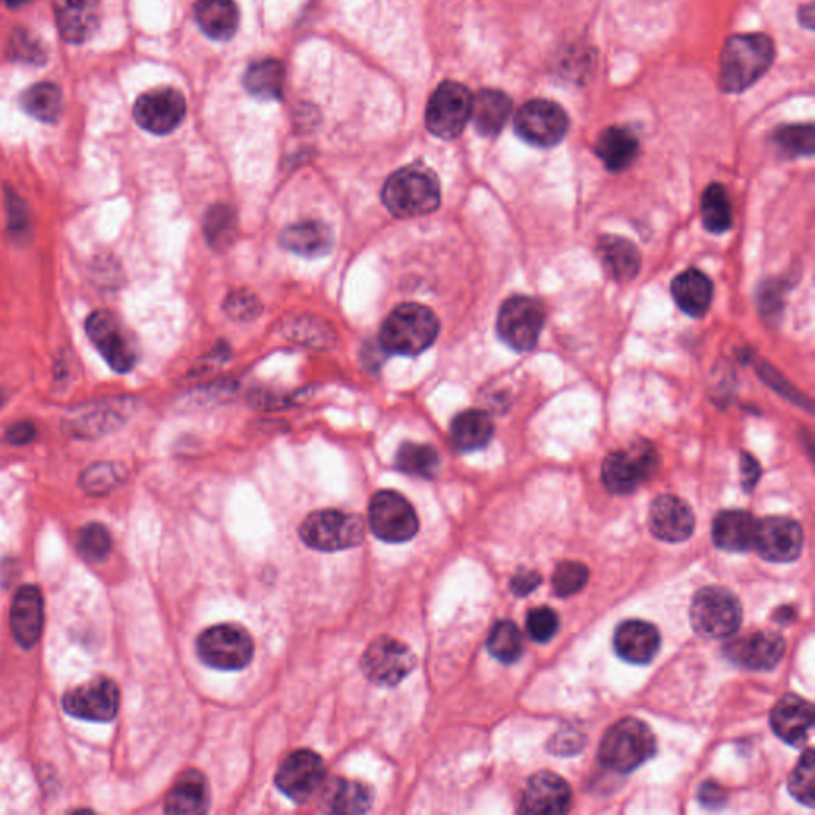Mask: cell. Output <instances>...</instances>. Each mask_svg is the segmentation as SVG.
Returning <instances> with one entry per match:
<instances>
[{
    "label": "cell",
    "mask_w": 815,
    "mask_h": 815,
    "mask_svg": "<svg viewBox=\"0 0 815 815\" xmlns=\"http://www.w3.org/2000/svg\"><path fill=\"white\" fill-rule=\"evenodd\" d=\"M803 529L795 520L769 516L756 523L754 550L769 563H793L803 552Z\"/></svg>",
    "instance_id": "18"
},
{
    "label": "cell",
    "mask_w": 815,
    "mask_h": 815,
    "mask_svg": "<svg viewBox=\"0 0 815 815\" xmlns=\"http://www.w3.org/2000/svg\"><path fill=\"white\" fill-rule=\"evenodd\" d=\"M526 630L529 636L539 644H546L560 631V616L550 607H535L527 613Z\"/></svg>",
    "instance_id": "48"
},
{
    "label": "cell",
    "mask_w": 815,
    "mask_h": 815,
    "mask_svg": "<svg viewBox=\"0 0 815 815\" xmlns=\"http://www.w3.org/2000/svg\"><path fill=\"white\" fill-rule=\"evenodd\" d=\"M784 637L774 631H758L751 636L736 641L726 648L730 658L752 671H771L784 658Z\"/></svg>",
    "instance_id": "25"
},
{
    "label": "cell",
    "mask_w": 815,
    "mask_h": 815,
    "mask_svg": "<svg viewBox=\"0 0 815 815\" xmlns=\"http://www.w3.org/2000/svg\"><path fill=\"white\" fill-rule=\"evenodd\" d=\"M31 2V0H7V3H9L10 7H13V9H18V7H23L26 3Z\"/></svg>",
    "instance_id": "55"
},
{
    "label": "cell",
    "mask_w": 815,
    "mask_h": 815,
    "mask_svg": "<svg viewBox=\"0 0 815 815\" xmlns=\"http://www.w3.org/2000/svg\"><path fill=\"white\" fill-rule=\"evenodd\" d=\"M542 583V575L535 571H527V569H521L510 580V590L517 597L529 596L532 591L537 590Z\"/></svg>",
    "instance_id": "51"
},
{
    "label": "cell",
    "mask_w": 815,
    "mask_h": 815,
    "mask_svg": "<svg viewBox=\"0 0 815 815\" xmlns=\"http://www.w3.org/2000/svg\"><path fill=\"white\" fill-rule=\"evenodd\" d=\"M473 97L465 84L446 80L433 91L425 109V127L443 141H454L472 119Z\"/></svg>",
    "instance_id": "9"
},
{
    "label": "cell",
    "mask_w": 815,
    "mask_h": 815,
    "mask_svg": "<svg viewBox=\"0 0 815 815\" xmlns=\"http://www.w3.org/2000/svg\"><path fill=\"white\" fill-rule=\"evenodd\" d=\"M395 465L406 475L432 480L439 473L440 454L431 444L403 443L396 453Z\"/></svg>",
    "instance_id": "39"
},
{
    "label": "cell",
    "mask_w": 815,
    "mask_h": 815,
    "mask_svg": "<svg viewBox=\"0 0 815 815\" xmlns=\"http://www.w3.org/2000/svg\"><path fill=\"white\" fill-rule=\"evenodd\" d=\"M194 20L209 39H233L240 26V9L234 0H197Z\"/></svg>",
    "instance_id": "31"
},
{
    "label": "cell",
    "mask_w": 815,
    "mask_h": 815,
    "mask_svg": "<svg viewBox=\"0 0 815 815\" xmlns=\"http://www.w3.org/2000/svg\"><path fill=\"white\" fill-rule=\"evenodd\" d=\"M590 580V571L585 564L565 561L554 569L552 585L557 597H571L580 593Z\"/></svg>",
    "instance_id": "47"
},
{
    "label": "cell",
    "mask_w": 815,
    "mask_h": 815,
    "mask_svg": "<svg viewBox=\"0 0 815 815\" xmlns=\"http://www.w3.org/2000/svg\"><path fill=\"white\" fill-rule=\"evenodd\" d=\"M585 737L576 732H560L553 737L550 751L557 755H574L582 751Z\"/></svg>",
    "instance_id": "50"
},
{
    "label": "cell",
    "mask_w": 815,
    "mask_h": 815,
    "mask_svg": "<svg viewBox=\"0 0 815 815\" xmlns=\"http://www.w3.org/2000/svg\"><path fill=\"white\" fill-rule=\"evenodd\" d=\"M494 436V424L490 414L483 410H467L459 413L451 424V443L459 453H473L483 450Z\"/></svg>",
    "instance_id": "35"
},
{
    "label": "cell",
    "mask_w": 815,
    "mask_h": 815,
    "mask_svg": "<svg viewBox=\"0 0 815 815\" xmlns=\"http://www.w3.org/2000/svg\"><path fill=\"white\" fill-rule=\"evenodd\" d=\"M756 523L758 521L744 510H725L714 517L712 540L723 552H748L754 550Z\"/></svg>",
    "instance_id": "27"
},
{
    "label": "cell",
    "mask_w": 815,
    "mask_h": 815,
    "mask_svg": "<svg viewBox=\"0 0 815 815\" xmlns=\"http://www.w3.org/2000/svg\"><path fill=\"white\" fill-rule=\"evenodd\" d=\"M700 802L708 809H718V807L725 806V788L720 787L717 782L714 781L704 782L700 788Z\"/></svg>",
    "instance_id": "53"
},
{
    "label": "cell",
    "mask_w": 815,
    "mask_h": 815,
    "mask_svg": "<svg viewBox=\"0 0 815 815\" xmlns=\"http://www.w3.org/2000/svg\"><path fill=\"white\" fill-rule=\"evenodd\" d=\"M62 708L72 717L87 722H112L120 708L119 686L108 677L93 678L66 693Z\"/></svg>",
    "instance_id": "16"
},
{
    "label": "cell",
    "mask_w": 815,
    "mask_h": 815,
    "mask_svg": "<svg viewBox=\"0 0 815 815\" xmlns=\"http://www.w3.org/2000/svg\"><path fill=\"white\" fill-rule=\"evenodd\" d=\"M37 429L31 422H17L12 427L7 431V440L14 446H24V444L31 443L36 439Z\"/></svg>",
    "instance_id": "54"
},
{
    "label": "cell",
    "mask_w": 815,
    "mask_h": 815,
    "mask_svg": "<svg viewBox=\"0 0 815 815\" xmlns=\"http://www.w3.org/2000/svg\"><path fill=\"white\" fill-rule=\"evenodd\" d=\"M187 115V101L175 88H155L139 97L134 120L142 130L164 135L178 130Z\"/></svg>",
    "instance_id": "17"
},
{
    "label": "cell",
    "mask_w": 815,
    "mask_h": 815,
    "mask_svg": "<svg viewBox=\"0 0 815 815\" xmlns=\"http://www.w3.org/2000/svg\"><path fill=\"white\" fill-rule=\"evenodd\" d=\"M24 112L43 123H54L62 112V94L53 83H37L21 94Z\"/></svg>",
    "instance_id": "40"
},
{
    "label": "cell",
    "mask_w": 815,
    "mask_h": 815,
    "mask_svg": "<svg viewBox=\"0 0 815 815\" xmlns=\"http://www.w3.org/2000/svg\"><path fill=\"white\" fill-rule=\"evenodd\" d=\"M87 335L105 363L117 373H130L139 360V346L130 326L108 310L87 319Z\"/></svg>",
    "instance_id": "7"
},
{
    "label": "cell",
    "mask_w": 815,
    "mask_h": 815,
    "mask_svg": "<svg viewBox=\"0 0 815 815\" xmlns=\"http://www.w3.org/2000/svg\"><path fill=\"white\" fill-rule=\"evenodd\" d=\"M671 292L685 314L690 318H703L711 310L714 284L703 271L690 268L672 281Z\"/></svg>",
    "instance_id": "28"
},
{
    "label": "cell",
    "mask_w": 815,
    "mask_h": 815,
    "mask_svg": "<svg viewBox=\"0 0 815 815\" xmlns=\"http://www.w3.org/2000/svg\"><path fill=\"white\" fill-rule=\"evenodd\" d=\"M656 754L655 734L642 720H620L607 730L600 745L602 765L618 774H630Z\"/></svg>",
    "instance_id": "4"
},
{
    "label": "cell",
    "mask_w": 815,
    "mask_h": 815,
    "mask_svg": "<svg viewBox=\"0 0 815 815\" xmlns=\"http://www.w3.org/2000/svg\"><path fill=\"white\" fill-rule=\"evenodd\" d=\"M569 117L556 102L532 99L515 117V131L527 144L552 149L560 144L569 131Z\"/></svg>",
    "instance_id": "13"
},
{
    "label": "cell",
    "mask_w": 815,
    "mask_h": 815,
    "mask_svg": "<svg viewBox=\"0 0 815 815\" xmlns=\"http://www.w3.org/2000/svg\"><path fill=\"white\" fill-rule=\"evenodd\" d=\"M440 333L435 312L417 303L400 304L385 319L380 343L389 354L413 358L433 346Z\"/></svg>",
    "instance_id": "3"
},
{
    "label": "cell",
    "mask_w": 815,
    "mask_h": 815,
    "mask_svg": "<svg viewBox=\"0 0 815 815\" xmlns=\"http://www.w3.org/2000/svg\"><path fill=\"white\" fill-rule=\"evenodd\" d=\"M281 242L288 251L304 259H321L332 251L335 238L325 223L308 220L289 227L282 233Z\"/></svg>",
    "instance_id": "33"
},
{
    "label": "cell",
    "mask_w": 815,
    "mask_h": 815,
    "mask_svg": "<svg viewBox=\"0 0 815 815\" xmlns=\"http://www.w3.org/2000/svg\"><path fill=\"white\" fill-rule=\"evenodd\" d=\"M661 647V634L655 624L627 620L616 627L613 648L620 658L631 664H648Z\"/></svg>",
    "instance_id": "23"
},
{
    "label": "cell",
    "mask_w": 815,
    "mask_h": 815,
    "mask_svg": "<svg viewBox=\"0 0 815 815\" xmlns=\"http://www.w3.org/2000/svg\"><path fill=\"white\" fill-rule=\"evenodd\" d=\"M813 124H792L774 132V142L788 157H811L814 153Z\"/></svg>",
    "instance_id": "46"
},
{
    "label": "cell",
    "mask_w": 815,
    "mask_h": 815,
    "mask_svg": "<svg viewBox=\"0 0 815 815\" xmlns=\"http://www.w3.org/2000/svg\"><path fill=\"white\" fill-rule=\"evenodd\" d=\"M523 636L515 623L501 620L492 626L487 650L495 660L504 664H515L523 656Z\"/></svg>",
    "instance_id": "41"
},
{
    "label": "cell",
    "mask_w": 815,
    "mask_h": 815,
    "mask_svg": "<svg viewBox=\"0 0 815 815\" xmlns=\"http://www.w3.org/2000/svg\"><path fill=\"white\" fill-rule=\"evenodd\" d=\"M325 763L315 752L301 748L292 752L279 766L274 784L293 803L310 802L325 781Z\"/></svg>",
    "instance_id": "15"
},
{
    "label": "cell",
    "mask_w": 815,
    "mask_h": 815,
    "mask_svg": "<svg viewBox=\"0 0 815 815\" xmlns=\"http://www.w3.org/2000/svg\"><path fill=\"white\" fill-rule=\"evenodd\" d=\"M53 10L66 42L79 46L97 34L101 23L98 0H54Z\"/></svg>",
    "instance_id": "26"
},
{
    "label": "cell",
    "mask_w": 815,
    "mask_h": 815,
    "mask_svg": "<svg viewBox=\"0 0 815 815\" xmlns=\"http://www.w3.org/2000/svg\"><path fill=\"white\" fill-rule=\"evenodd\" d=\"M512 115V99L504 91L481 90L473 99L472 119L483 138H497Z\"/></svg>",
    "instance_id": "34"
},
{
    "label": "cell",
    "mask_w": 815,
    "mask_h": 815,
    "mask_svg": "<svg viewBox=\"0 0 815 815\" xmlns=\"http://www.w3.org/2000/svg\"><path fill=\"white\" fill-rule=\"evenodd\" d=\"M695 513L690 505L675 495H660L653 501L648 513L650 532L666 543H681L692 537L695 531Z\"/></svg>",
    "instance_id": "20"
},
{
    "label": "cell",
    "mask_w": 815,
    "mask_h": 815,
    "mask_svg": "<svg viewBox=\"0 0 815 815\" xmlns=\"http://www.w3.org/2000/svg\"><path fill=\"white\" fill-rule=\"evenodd\" d=\"M416 667L413 650L394 637L374 638L362 656V671L372 684L395 686Z\"/></svg>",
    "instance_id": "14"
},
{
    "label": "cell",
    "mask_w": 815,
    "mask_h": 815,
    "mask_svg": "<svg viewBox=\"0 0 815 815\" xmlns=\"http://www.w3.org/2000/svg\"><path fill=\"white\" fill-rule=\"evenodd\" d=\"M299 532L308 546L326 553L354 549L365 539L362 517L333 509L311 513Z\"/></svg>",
    "instance_id": "6"
},
{
    "label": "cell",
    "mask_w": 815,
    "mask_h": 815,
    "mask_svg": "<svg viewBox=\"0 0 815 815\" xmlns=\"http://www.w3.org/2000/svg\"><path fill=\"white\" fill-rule=\"evenodd\" d=\"M372 804V788L358 781L333 779L322 796V806L330 814H363Z\"/></svg>",
    "instance_id": "36"
},
{
    "label": "cell",
    "mask_w": 815,
    "mask_h": 815,
    "mask_svg": "<svg viewBox=\"0 0 815 815\" xmlns=\"http://www.w3.org/2000/svg\"><path fill=\"white\" fill-rule=\"evenodd\" d=\"M594 152L611 172H623L633 167L638 155V139L633 131L611 127L601 132Z\"/></svg>",
    "instance_id": "32"
},
{
    "label": "cell",
    "mask_w": 815,
    "mask_h": 815,
    "mask_svg": "<svg viewBox=\"0 0 815 815\" xmlns=\"http://www.w3.org/2000/svg\"><path fill=\"white\" fill-rule=\"evenodd\" d=\"M597 256L608 278L627 282L641 271V252L633 242L620 237H604L597 241Z\"/></svg>",
    "instance_id": "30"
},
{
    "label": "cell",
    "mask_w": 815,
    "mask_h": 815,
    "mask_svg": "<svg viewBox=\"0 0 815 815\" xmlns=\"http://www.w3.org/2000/svg\"><path fill=\"white\" fill-rule=\"evenodd\" d=\"M774 58V42L765 34L730 37L720 60V88L725 93H743L769 71Z\"/></svg>",
    "instance_id": "1"
},
{
    "label": "cell",
    "mask_w": 815,
    "mask_h": 815,
    "mask_svg": "<svg viewBox=\"0 0 815 815\" xmlns=\"http://www.w3.org/2000/svg\"><path fill=\"white\" fill-rule=\"evenodd\" d=\"M198 656L219 671H241L251 664L255 645L248 630L225 623L205 630L197 641Z\"/></svg>",
    "instance_id": "8"
},
{
    "label": "cell",
    "mask_w": 815,
    "mask_h": 815,
    "mask_svg": "<svg viewBox=\"0 0 815 815\" xmlns=\"http://www.w3.org/2000/svg\"><path fill=\"white\" fill-rule=\"evenodd\" d=\"M244 87L260 101H281L285 88L284 64L274 58L253 62L244 73Z\"/></svg>",
    "instance_id": "37"
},
{
    "label": "cell",
    "mask_w": 815,
    "mask_h": 815,
    "mask_svg": "<svg viewBox=\"0 0 815 815\" xmlns=\"http://www.w3.org/2000/svg\"><path fill=\"white\" fill-rule=\"evenodd\" d=\"M127 420V403L101 402L79 407L64 421L68 433L77 439H98L115 431Z\"/></svg>",
    "instance_id": "24"
},
{
    "label": "cell",
    "mask_w": 815,
    "mask_h": 815,
    "mask_svg": "<svg viewBox=\"0 0 815 815\" xmlns=\"http://www.w3.org/2000/svg\"><path fill=\"white\" fill-rule=\"evenodd\" d=\"M211 795L208 781L200 771L190 769L175 782L174 787L164 799L168 814H204L208 813Z\"/></svg>",
    "instance_id": "29"
},
{
    "label": "cell",
    "mask_w": 815,
    "mask_h": 815,
    "mask_svg": "<svg viewBox=\"0 0 815 815\" xmlns=\"http://www.w3.org/2000/svg\"><path fill=\"white\" fill-rule=\"evenodd\" d=\"M660 457L648 442H636L630 450L615 451L602 462V483L616 495L633 494L658 470Z\"/></svg>",
    "instance_id": "10"
},
{
    "label": "cell",
    "mask_w": 815,
    "mask_h": 815,
    "mask_svg": "<svg viewBox=\"0 0 815 815\" xmlns=\"http://www.w3.org/2000/svg\"><path fill=\"white\" fill-rule=\"evenodd\" d=\"M9 54L14 61L31 62V64H42L47 58L40 40L24 29H17L10 37Z\"/></svg>",
    "instance_id": "49"
},
{
    "label": "cell",
    "mask_w": 815,
    "mask_h": 815,
    "mask_svg": "<svg viewBox=\"0 0 815 815\" xmlns=\"http://www.w3.org/2000/svg\"><path fill=\"white\" fill-rule=\"evenodd\" d=\"M43 623H46V604L42 591L34 585L21 586L14 594L10 608V626L14 641L26 650L36 647L42 637Z\"/></svg>",
    "instance_id": "21"
},
{
    "label": "cell",
    "mask_w": 815,
    "mask_h": 815,
    "mask_svg": "<svg viewBox=\"0 0 815 815\" xmlns=\"http://www.w3.org/2000/svg\"><path fill=\"white\" fill-rule=\"evenodd\" d=\"M701 222L712 234H723L732 230L733 208L728 193L722 183H711L701 198Z\"/></svg>",
    "instance_id": "38"
},
{
    "label": "cell",
    "mask_w": 815,
    "mask_h": 815,
    "mask_svg": "<svg viewBox=\"0 0 815 815\" xmlns=\"http://www.w3.org/2000/svg\"><path fill=\"white\" fill-rule=\"evenodd\" d=\"M370 527L378 539L388 543H405L416 537L420 517L406 497L395 491L373 495L369 510Z\"/></svg>",
    "instance_id": "12"
},
{
    "label": "cell",
    "mask_w": 815,
    "mask_h": 815,
    "mask_svg": "<svg viewBox=\"0 0 815 815\" xmlns=\"http://www.w3.org/2000/svg\"><path fill=\"white\" fill-rule=\"evenodd\" d=\"M383 203L399 219L432 214L442 204L440 180L425 164H407L385 180Z\"/></svg>",
    "instance_id": "2"
},
{
    "label": "cell",
    "mask_w": 815,
    "mask_h": 815,
    "mask_svg": "<svg viewBox=\"0 0 815 815\" xmlns=\"http://www.w3.org/2000/svg\"><path fill=\"white\" fill-rule=\"evenodd\" d=\"M572 792L567 782L552 771H540L529 779L520 811L524 814L560 815L567 813Z\"/></svg>",
    "instance_id": "19"
},
{
    "label": "cell",
    "mask_w": 815,
    "mask_h": 815,
    "mask_svg": "<svg viewBox=\"0 0 815 815\" xmlns=\"http://www.w3.org/2000/svg\"><path fill=\"white\" fill-rule=\"evenodd\" d=\"M124 476L127 473L121 465L113 464V462H98L84 470L80 484L87 494L101 497L120 486Z\"/></svg>",
    "instance_id": "43"
},
{
    "label": "cell",
    "mask_w": 815,
    "mask_h": 815,
    "mask_svg": "<svg viewBox=\"0 0 815 815\" xmlns=\"http://www.w3.org/2000/svg\"><path fill=\"white\" fill-rule=\"evenodd\" d=\"M763 470L759 462L756 461L752 454H741V483L745 492H752L755 490L756 483H758L759 476H762Z\"/></svg>",
    "instance_id": "52"
},
{
    "label": "cell",
    "mask_w": 815,
    "mask_h": 815,
    "mask_svg": "<svg viewBox=\"0 0 815 815\" xmlns=\"http://www.w3.org/2000/svg\"><path fill=\"white\" fill-rule=\"evenodd\" d=\"M769 723L784 743L803 747L814 726V706L802 696H782L771 711Z\"/></svg>",
    "instance_id": "22"
},
{
    "label": "cell",
    "mask_w": 815,
    "mask_h": 815,
    "mask_svg": "<svg viewBox=\"0 0 815 815\" xmlns=\"http://www.w3.org/2000/svg\"><path fill=\"white\" fill-rule=\"evenodd\" d=\"M690 620L700 636L728 638L739 631L743 605L726 587L706 586L693 597Z\"/></svg>",
    "instance_id": "5"
},
{
    "label": "cell",
    "mask_w": 815,
    "mask_h": 815,
    "mask_svg": "<svg viewBox=\"0 0 815 815\" xmlns=\"http://www.w3.org/2000/svg\"><path fill=\"white\" fill-rule=\"evenodd\" d=\"M545 321V306L539 300L524 295L512 296L499 311V338L513 351H532L537 346Z\"/></svg>",
    "instance_id": "11"
},
{
    "label": "cell",
    "mask_w": 815,
    "mask_h": 815,
    "mask_svg": "<svg viewBox=\"0 0 815 815\" xmlns=\"http://www.w3.org/2000/svg\"><path fill=\"white\" fill-rule=\"evenodd\" d=\"M112 537L108 527L99 523L87 524L77 535V552L88 563H101L112 552Z\"/></svg>",
    "instance_id": "44"
},
{
    "label": "cell",
    "mask_w": 815,
    "mask_h": 815,
    "mask_svg": "<svg viewBox=\"0 0 815 815\" xmlns=\"http://www.w3.org/2000/svg\"><path fill=\"white\" fill-rule=\"evenodd\" d=\"M814 777H815V759L813 748H807L799 758L798 765L788 776V792L792 793L796 802L804 806L813 807L815 802L814 795Z\"/></svg>",
    "instance_id": "45"
},
{
    "label": "cell",
    "mask_w": 815,
    "mask_h": 815,
    "mask_svg": "<svg viewBox=\"0 0 815 815\" xmlns=\"http://www.w3.org/2000/svg\"><path fill=\"white\" fill-rule=\"evenodd\" d=\"M238 229L237 211L227 204L212 205L204 219L205 240L214 249L229 248Z\"/></svg>",
    "instance_id": "42"
}]
</instances>
